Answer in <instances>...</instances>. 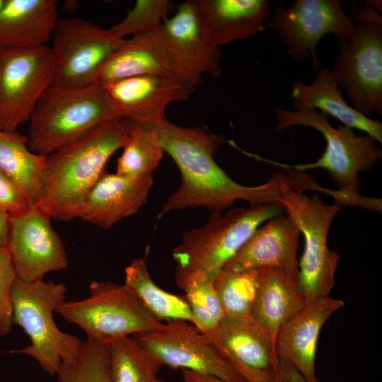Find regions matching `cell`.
Masks as SVG:
<instances>
[{
  "mask_svg": "<svg viewBox=\"0 0 382 382\" xmlns=\"http://www.w3.org/2000/svg\"><path fill=\"white\" fill-rule=\"evenodd\" d=\"M146 124L154 130L164 152L170 156L181 173L180 185L163 205L161 214L194 207L221 212L238 199L251 205L281 206V187L287 180L284 172L274 173L262 185H241L214 160L223 141L219 137L204 128L183 127L166 119Z\"/></svg>",
  "mask_w": 382,
  "mask_h": 382,
  "instance_id": "6da1fadb",
  "label": "cell"
},
{
  "mask_svg": "<svg viewBox=\"0 0 382 382\" xmlns=\"http://www.w3.org/2000/svg\"><path fill=\"white\" fill-rule=\"evenodd\" d=\"M124 119L106 120L46 156L37 207L51 219L68 221L79 218L108 159L127 140L132 122Z\"/></svg>",
  "mask_w": 382,
  "mask_h": 382,
  "instance_id": "7a4b0ae2",
  "label": "cell"
},
{
  "mask_svg": "<svg viewBox=\"0 0 382 382\" xmlns=\"http://www.w3.org/2000/svg\"><path fill=\"white\" fill-rule=\"evenodd\" d=\"M120 117L104 86L77 88L51 85L28 120V146L47 156L82 137L99 124Z\"/></svg>",
  "mask_w": 382,
  "mask_h": 382,
  "instance_id": "3957f363",
  "label": "cell"
},
{
  "mask_svg": "<svg viewBox=\"0 0 382 382\" xmlns=\"http://www.w3.org/2000/svg\"><path fill=\"white\" fill-rule=\"evenodd\" d=\"M274 204H255L212 212L201 227L186 231L173 250L176 262V284L195 272H203L214 280L264 222L282 212Z\"/></svg>",
  "mask_w": 382,
  "mask_h": 382,
  "instance_id": "277c9868",
  "label": "cell"
},
{
  "mask_svg": "<svg viewBox=\"0 0 382 382\" xmlns=\"http://www.w3.org/2000/svg\"><path fill=\"white\" fill-rule=\"evenodd\" d=\"M64 283L16 277L11 291L13 322L27 334L30 344L16 351L34 358L48 374H56L62 362L73 361L82 342L57 326L53 312L65 301Z\"/></svg>",
  "mask_w": 382,
  "mask_h": 382,
  "instance_id": "5b68a950",
  "label": "cell"
},
{
  "mask_svg": "<svg viewBox=\"0 0 382 382\" xmlns=\"http://www.w3.org/2000/svg\"><path fill=\"white\" fill-rule=\"evenodd\" d=\"M275 113L277 131L296 125L309 127L321 133L326 146L321 157L313 163L286 165L267 161L301 172L323 168L340 190L359 194V174L371 170L382 158V151L376 139L367 134L356 135L352 128L345 125L332 127L328 115L314 108L289 110L277 107Z\"/></svg>",
  "mask_w": 382,
  "mask_h": 382,
  "instance_id": "8992f818",
  "label": "cell"
},
{
  "mask_svg": "<svg viewBox=\"0 0 382 382\" xmlns=\"http://www.w3.org/2000/svg\"><path fill=\"white\" fill-rule=\"evenodd\" d=\"M280 204L304 238L303 252L298 262V282L306 303L329 296L340 254L328 248V235L343 207L326 204L317 195L311 198L293 190L288 180L281 187Z\"/></svg>",
  "mask_w": 382,
  "mask_h": 382,
  "instance_id": "52a82bcc",
  "label": "cell"
},
{
  "mask_svg": "<svg viewBox=\"0 0 382 382\" xmlns=\"http://www.w3.org/2000/svg\"><path fill=\"white\" fill-rule=\"evenodd\" d=\"M79 326L87 340L109 344L118 339L163 328L125 284L93 281L89 296L64 301L55 310Z\"/></svg>",
  "mask_w": 382,
  "mask_h": 382,
  "instance_id": "ba28073f",
  "label": "cell"
},
{
  "mask_svg": "<svg viewBox=\"0 0 382 382\" xmlns=\"http://www.w3.org/2000/svg\"><path fill=\"white\" fill-rule=\"evenodd\" d=\"M52 38V85L69 88L93 83L100 69L126 39L79 17L59 18Z\"/></svg>",
  "mask_w": 382,
  "mask_h": 382,
  "instance_id": "9c48e42d",
  "label": "cell"
},
{
  "mask_svg": "<svg viewBox=\"0 0 382 382\" xmlns=\"http://www.w3.org/2000/svg\"><path fill=\"white\" fill-rule=\"evenodd\" d=\"M330 74L352 107L366 117L382 115V25L359 23L339 41Z\"/></svg>",
  "mask_w": 382,
  "mask_h": 382,
  "instance_id": "30bf717a",
  "label": "cell"
},
{
  "mask_svg": "<svg viewBox=\"0 0 382 382\" xmlns=\"http://www.w3.org/2000/svg\"><path fill=\"white\" fill-rule=\"evenodd\" d=\"M50 47L0 48V129L16 132L28 122L52 85Z\"/></svg>",
  "mask_w": 382,
  "mask_h": 382,
  "instance_id": "8fae6325",
  "label": "cell"
},
{
  "mask_svg": "<svg viewBox=\"0 0 382 382\" xmlns=\"http://www.w3.org/2000/svg\"><path fill=\"white\" fill-rule=\"evenodd\" d=\"M266 25L281 37L294 60H311L315 70L320 65L317 47L321 38L330 34L347 40L355 28L338 0H296L289 7L277 8Z\"/></svg>",
  "mask_w": 382,
  "mask_h": 382,
  "instance_id": "7c38bea8",
  "label": "cell"
},
{
  "mask_svg": "<svg viewBox=\"0 0 382 382\" xmlns=\"http://www.w3.org/2000/svg\"><path fill=\"white\" fill-rule=\"evenodd\" d=\"M132 337L162 366L213 376L226 382H245L206 334L189 321H169L159 330Z\"/></svg>",
  "mask_w": 382,
  "mask_h": 382,
  "instance_id": "4fadbf2b",
  "label": "cell"
},
{
  "mask_svg": "<svg viewBox=\"0 0 382 382\" xmlns=\"http://www.w3.org/2000/svg\"><path fill=\"white\" fill-rule=\"evenodd\" d=\"M6 248L17 277L25 282L42 280L47 273L68 267L63 241L37 206L9 216Z\"/></svg>",
  "mask_w": 382,
  "mask_h": 382,
  "instance_id": "5bb4252c",
  "label": "cell"
},
{
  "mask_svg": "<svg viewBox=\"0 0 382 382\" xmlns=\"http://www.w3.org/2000/svg\"><path fill=\"white\" fill-rule=\"evenodd\" d=\"M168 54L175 76L192 94L204 74L219 77L221 52L203 35L189 1L180 4L174 16L157 30Z\"/></svg>",
  "mask_w": 382,
  "mask_h": 382,
  "instance_id": "9a60e30c",
  "label": "cell"
},
{
  "mask_svg": "<svg viewBox=\"0 0 382 382\" xmlns=\"http://www.w3.org/2000/svg\"><path fill=\"white\" fill-rule=\"evenodd\" d=\"M208 340L245 382H270L279 369L275 343L251 317L225 318Z\"/></svg>",
  "mask_w": 382,
  "mask_h": 382,
  "instance_id": "2e32d148",
  "label": "cell"
},
{
  "mask_svg": "<svg viewBox=\"0 0 382 382\" xmlns=\"http://www.w3.org/2000/svg\"><path fill=\"white\" fill-rule=\"evenodd\" d=\"M104 86L120 117L134 123H157L166 119V106L188 99L190 93L176 77L142 75L122 79Z\"/></svg>",
  "mask_w": 382,
  "mask_h": 382,
  "instance_id": "e0dca14e",
  "label": "cell"
},
{
  "mask_svg": "<svg viewBox=\"0 0 382 382\" xmlns=\"http://www.w3.org/2000/svg\"><path fill=\"white\" fill-rule=\"evenodd\" d=\"M344 305L330 296L306 302L278 332L275 348L279 361L292 366L306 382H318L316 356L319 335L328 318Z\"/></svg>",
  "mask_w": 382,
  "mask_h": 382,
  "instance_id": "ac0fdd59",
  "label": "cell"
},
{
  "mask_svg": "<svg viewBox=\"0 0 382 382\" xmlns=\"http://www.w3.org/2000/svg\"><path fill=\"white\" fill-rule=\"evenodd\" d=\"M300 234L293 220L282 212L259 226L223 269L243 272L272 267L298 277Z\"/></svg>",
  "mask_w": 382,
  "mask_h": 382,
  "instance_id": "d6986e66",
  "label": "cell"
},
{
  "mask_svg": "<svg viewBox=\"0 0 382 382\" xmlns=\"http://www.w3.org/2000/svg\"><path fill=\"white\" fill-rule=\"evenodd\" d=\"M206 39L219 47L265 29L268 0H189Z\"/></svg>",
  "mask_w": 382,
  "mask_h": 382,
  "instance_id": "ffe728a7",
  "label": "cell"
},
{
  "mask_svg": "<svg viewBox=\"0 0 382 382\" xmlns=\"http://www.w3.org/2000/svg\"><path fill=\"white\" fill-rule=\"evenodd\" d=\"M152 174L127 175L104 171L89 191L79 218L103 229L136 214L147 201Z\"/></svg>",
  "mask_w": 382,
  "mask_h": 382,
  "instance_id": "44dd1931",
  "label": "cell"
},
{
  "mask_svg": "<svg viewBox=\"0 0 382 382\" xmlns=\"http://www.w3.org/2000/svg\"><path fill=\"white\" fill-rule=\"evenodd\" d=\"M59 18L57 0H0V48L47 45Z\"/></svg>",
  "mask_w": 382,
  "mask_h": 382,
  "instance_id": "7402d4cb",
  "label": "cell"
},
{
  "mask_svg": "<svg viewBox=\"0 0 382 382\" xmlns=\"http://www.w3.org/2000/svg\"><path fill=\"white\" fill-rule=\"evenodd\" d=\"M293 110L314 108L330 115L345 126L364 132L382 144V123L366 117L347 103L330 74V69H321L311 83L293 81Z\"/></svg>",
  "mask_w": 382,
  "mask_h": 382,
  "instance_id": "603a6c76",
  "label": "cell"
},
{
  "mask_svg": "<svg viewBox=\"0 0 382 382\" xmlns=\"http://www.w3.org/2000/svg\"><path fill=\"white\" fill-rule=\"evenodd\" d=\"M157 30L126 38L100 69L93 83L105 86L122 79L142 75L175 76Z\"/></svg>",
  "mask_w": 382,
  "mask_h": 382,
  "instance_id": "cb8c5ba5",
  "label": "cell"
},
{
  "mask_svg": "<svg viewBox=\"0 0 382 382\" xmlns=\"http://www.w3.org/2000/svg\"><path fill=\"white\" fill-rule=\"evenodd\" d=\"M305 303L297 276L277 268L260 269L251 318L270 333L274 343L281 327Z\"/></svg>",
  "mask_w": 382,
  "mask_h": 382,
  "instance_id": "d4e9b609",
  "label": "cell"
},
{
  "mask_svg": "<svg viewBox=\"0 0 382 382\" xmlns=\"http://www.w3.org/2000/svg\"><path fill=\"white\" fill-rule=\"evenodd\" d=\"M45 161L46 156L30 149L28 136L0 129V170L18 185L31 207L40 199Z\"/></svg>",
  "mask_w": 382,
  "mask_h": 382,
  "instance_id": "484cf974",
  "label": "cell"
},
{
  "mask_svg": "<svg viewBox=\"0 0 382 382\" xmlns=\"http://www.w3.org/2000/svg\"><path fill=\"white\" fill-rule=\"evenodd\" d=\"M125 281L124 284L158 320L192 322L185 297L168 292L156 284L143 258L134 260L125 268Z\"/></svg>",
  "mask_w": 382,
  "mask_h": 382,
  "instance_id": "4316f807",
  "label": "cell"
},
{
  "mask_svg": "<svg viewBox=\"0 0 382 382\" xmlns=\"http://www.w3.org/2000/svg\"><path fill=\"white\" fill-rule=\"evenodd\" d=\"M111 382H156L162 365L132 336L108 344Z\"/></svg>",
  "mask_w": 382,
  "mask_h": 382,
  "instance_id": "83f0119b",
  "label": "cell"
},
{
  "mask_svg": "<svg viewBox=\"0 0 382 382\" xmlns=\"http://www.w3.org/2000/svg\"><path fill=\"white\" fill-rule=\"evenodd\" d=\"M260 269L232 272L223 269L212 281L226 318L251 317L260 284Z\"/></svg>",
  "mask_w": 382,
  "mask_h": 382,
  "instance_id": "f1b7e54d",
  "label": "cell"
},
{
  "mask_svg": "<svg viewBox=\"0 0 382 382\" xmlns=\"http://www.w3.org/2000/svg\"><path fill=\"white\" fill-rule=\"evenodd\" d=\"M185 293L192 323L209 334L226 318L213 282L203 272H195L177 284Z\"/></svg>",
  "mask_w": 382,
  "mask_h": 382,
  "instance_id": "f546056e",
  "label": "cell"
},
{
  "mask_svg": "<svg viewBox=\"0 0 382 382\" xmlns=\"http://www.w3.org/2000/svg\"><path fill=\"white\" fill-rule=\"evenodd\" d=\"M164 153L148 125L132 122L122 154L117 160L116 173L127 175L152 174Z\"/></svg>",
  "mask_w": 382,
  "mask_h": 382,
  "instance_id": "4dcf8cb0",
  "label": "cell"
},
{
  "mask_svg": "<svg viewBox=\"0 0 382 382\" xmlns=\"http://www.w3.org/2000/svg\"><path fill=\"white\" fill-rule=\"evenodd\" d=\"M56 375L57 382H111L108 344L91 340L82 342L75 359L62 362Z\"/></svg>",
  "mask_w": 382,
  "mask_h": 382,
  "instance_id": "1f68e13d",
  "label": "cell"
},
{
  "mask_svg": "<svg viewBox=\"0 0 382 382\" xmlns=\"http://www.w3.org/2000/svg\"><path fill=\"white\" fill-rule=\"evenodd\" d=\"M170 0H137L125 17L110 30L119 37L156 32L167 16L177 9Z\"/></svg>",
  "mask_w": 382,
  "mask_h": 382,
  "instance_id": "d6a6232c",
  "label": "cell"
},
{
  "mask_svg": "<svg viewBox=\"0 0 382 382\" xmlns=\"http://www.w3.org/2000/svg\"><path fill=\"white\" fill-rule=\"evenodd\" d=\"M286 170V178L289 186L294 190L302 192L304 190L313 189L328 193L334 197L335 202L341 206L356 205L381 213V200L376 198L362 197L359 194H352L342 190H325L316 185L311 176L291 169Z\"/></svg>",
  "mask_w": 382,
  "mask_h": 382,
  "instance_id": "836d02e7",
  "label": "cell"
},
{
  "mask_svg": "<svg viewBox=\"0 0 382 382\" xmlns=\"http://www.w3.org/2000/svg\"><path fill=\"white\" fill-rule=\"evenodd\" d=\"M16 277L8 248L0 245V336L10 333L13 324L11 291Z\"/></svg>",
  "mask_w": 382,
  "mask_h": 382,
  "instance_id": "e575fe53",
  "label": "cell"
},
{
  "mask_svg": "<svg viewBox=\"0 0 382 382\" xmlns=\"http://www.w3.org/2000/svg\"><path fill=\"white\" fill-rule=\"evenodd\" d=\"M30 207L18 185L0 170V210L11 216L21 214Z\"/></svg>",
  "mask_w": 382,
  "mask_h": 382,
  "instance_id": "d590c367",
  "label": "cell"
},
{
  "mask_svg": "<svg viewBox=\"0 0 382 382\" xmlns=\"http://www.w3.org/2000/svg\"><path fill=\"white\" fill-rule=\"evenodd\" d=\"M354 18L359 22L358 23H374L382 25V15L367 6L357 11Z\"/></svg>",
  "mask_w": 382,
  "mask_h": 382,
  "instance_id": "8d00e7d4",
  "label": "cell"
},
{
  "mask_svg": "<svg viewBox=\"0 0 382 382\" xmlns=\"http://www.w3.org/2000/svg\"><path fill=\"white\" fill-rule=\"evenodd\" d=\"M184 382H226L217 377L201 374L193 371L181 370Z\"/></svg>",
  "mask_w": 382,
  "mask_h": 382,
  "instance_id": "74e56055",
  "label": "cell"
},
{
  "mask_svg": "<svg viewBox=\"0 0 382 382\" xmlns=\"http://www.w3.org/2000/svg\"><path fill=\"white\" fill-rule=\"evenodd\" d=\"M279 361V369L289 382H306L303 377L290 364Z\"/></svg>",
  "mask_w": 382,
  "mask_h": 382,
  "instance_id": "f35d334b",
  "label": "cell"
},
{
  "mask_svg": "<svg viewBox=\"0 0 382 382\" xmlns=\"http://www.w3.org/2000/svg\"><path fill=\"white\" fill-rule=\"evenodd\" d=\"M9 216L0 210V245L6 247Z\"/></svg>",
  "mask_w": 382,
  "mask_h": 382,
  "instance_id": "ab89813d",
  "label": "cell"
},
{
  "mask_svg": "<svg viewBox=\"0 0 382 382\" xmlns=\"http://www.w3.org/2000/svg\"><path fill=\"white\" fill-rule=\"evenodd\" d=\"M366 6L374 9L378 13H382V1L381 0H365L364 1Z\"/></svg>",
  "mask_w": 382,
  "mask_h": 382,
  "instance_id": "60d3db41",
  "label": "cell"
},
{
  "mask_svg": "<svg viewBox=\"0 0 382 382\" xmlns=\"http://www.w3.org/2000/svg\"><path fill=\"white\" fill-rule=\"evenodd\" d=\"M270 382H289L282 372L281 371L279 366V369L275 374V376L272 378V379Z\"/></svg>",
  "mask_w": 382,
  "mask_h": 382,
  "instance_id": "b9f144b4",
  "label": "cell"
},
{
  "mask_svg": "<svg viewBox=\"0 0 382 382\" xmlns=\"http://www.w3.org/2000/svg\"><path fill=\"white\" fill-rule=\"evenodd\" d=\"M156 382H167V381H162V380H159V379H157V381Z\"/></svg>",
  "mask_w": 382,
  "mask_h": 382,
  "instance_id": "7bdbcfd3",
  "label": "cell"
}]
</instances>
